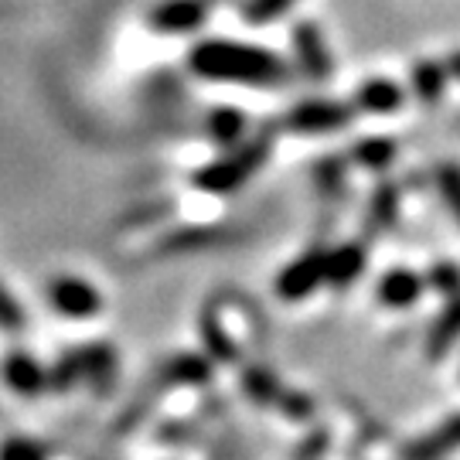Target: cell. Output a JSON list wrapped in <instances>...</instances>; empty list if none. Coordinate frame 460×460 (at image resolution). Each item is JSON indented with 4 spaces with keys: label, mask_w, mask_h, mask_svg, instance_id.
<instances>
[{
    "label": "cell",
    "mask_w": 460,
    "mask_h": 460,
    "mask_svg": "<svg viewBox=\"0 0 460 460\" xmlns=\"http://www.w3.org/2000/svg\"><path fill=\"white\" fill-rule=\"evenodd\" d=\"M395 215H399V188H395V184H378L376 191H372V201H368L365 232H368V235L385 232L395 222Z\"/></svg>",
    "instance_id": "17"
},
{
    "label": "cell",
    "mask_w": 460,
    "mask_h": 460,
    "mask_svg": "<svg viewBox=\"0 0 460 460\" xmlns=\"http://www.w3.org/2000/svg\"><path fill=\"white\" fill-rule=\"evenodd\" d=\"M410 83L420 102L437 106L444 99V89H447V66L444 62H433V58H420L410 72Z\"/></svg>",
    "instance_id": "15"
},
{
    "label": "cell",
    "mask_w": 460,
    "mask_h": 460,
    "mask_svg": "<svg viewBox=\"0 0 460 460\" xmlns=\"http://www.w3.org/2000/svg\"><path fill=\"white\" fill-rule=\"evenodd\" d=\"M433 181H437V191L444 198V205L450 208V215L460 222V164H437L433 171Z\"/></svg>",
    "instance_id": "23"
},
{
    "label": "cell",
    "mask_w": 460,
    "mask_h": 460,
    "mask_svg": "<svg viewBox=\"0 0 460 460\" xmlns=\"http://www.w3.org/2000/svg\"><path fill=\"white\" fill-rule=\"evenodd\" d=\"M201 341H205V348H208V355H212L215 362H235V358H239V348H235V341L226 334L222 321H218L212 311L201 314Z\"/></svg>",
    "instance_id": "21"
},
{
    "label": "cell",
    "mask_w": 460,
    "mask_h": 460,
    "mask_svg": "<svg viewBox=\"0 0 460 460\" xmlns=\"http://www.w3.org/2000/svg\"><path fill=\"white\" fill-rule=\"evenodd\" d=\"M24 321H28V317H24V311H21V304H17L14 296L0 287V328L21 331L24 328Z\"/></svg>",
    "instance_id": "29"
},
{
    "label": "cell",
    "mask_w": 460,
    "mask_h": 460,
    "mask_svg": "<svg viewBox=\"0 0 460 460\" xmlns=\"http://www.w3.org/2000/svg\"><path fill=\"white\" fill-rule=\"evenodd\" d=\"M85 378V368H83V348H68L66 355L58 358V362L51 365L49 372V389L55 393H68L75 382H83Z\"/></svg>",
    "instance_id": "22"
},
{
    "label": "cell",
    "mask_w": 460,
    "mask_h": 460,
    "mask_svg": "<svg viewBox=\"0 0 460 460\" xmlns=\"http://www.w3.org/2000/svg\"><path fill=\"white\" fill-rule=\"evenodd\" d=\"M444 66H447V75H454V79H460V49L447 55Z\"/></svg>",
    "instance_id": "31"
},
{
    "label": "cell",
    "mask_w": 460,
    "mask_h": 460,
    "mask_svg": "<svg viewBox=\"0 0 460 460\" xmlns=\"http://www.w3.org/2000/svg\"><path fill=\"white\" fill-rule=\"evenodd\" d=\"M351 123V106L334 102V99H307L296 102L294 110L287 113L283 127L300 137H324V133H338Z\"/></svg>",
    "instance_id": "3"
},
{
    "label": "cell",
    "mask_w": 460,
    "mask_h": 460,
    "mask_svg": "<svg viewBox=\"0 0 460 460\" xmlns=\"http://www.w3.org/2000/svg\"><path fill=\"white\" fill-rule=\"evenodd\" d=\"M395 140L389 137H362L355 147H351V161L355 164L368 167V171H385L395 161Z\"/></svg>",
    "instance_id": "20"
},
{
    "label": "cell",
    "mask_w": 460,
    "mask_h": 460,
    "mask_svg": "<svg viewBox=\"0 0 460 460\" xmlns=\"http://www.w3.org/2000/svg\"><path fill=\"white\" fill-rule=\"evenodd\" d=\"M49 304L68 321H89L102 311V296L93 283L79 277H58L49 283Z\"/></svg>",
    "instance_id": "5"
},
{
    "label": "cell",
    "mask_w": 460,
    "mask_h": 460,
    "mask_svg": "<svg viewBox=\"0 0 460 460\" xmlns=\"http://www.w3.org/2000/svg\"><path fill=\"white\" fill-rule=\"evenodd\" d=\"M208 239H212V232L205 229H178L161 243V252H184V249H195L201 243H208Z\"/></svg>",
    "instance_id": "28"
},
{
    "label": "cell",
    "mask_w": 460,
    "mask_h": 460,
    "mask_svg": "<svg viewBox=\"0 0 460 460\" xmlns=\"http://www.w3.org/2000/svg\"><path fill=\"white\" fill-rule=\"evenodd\" d=\"M362 273H365V249L358 246V243H345V246H338L328 252L331 287H351Z\"/></svg>",
    "instance_id": "14"
},
{
    "label": "cell",
    "mask_w": 460,
    "mask_h": 460,
    "mask_svg": "<svg viewBox=\"0 0 460 460\" xmlns=\"http://www.w3.org/2000/svg\"><path fill=\"white\" fill-rule=\"evenodd\" d=\"M277 406L287 412V416H294V420H307V416L314 412V402L307 399V395H304V393H287V389H283V395H279Z\"/></svg>",
    "instance_id": "30"
},
{
    "label": "cell",
    "mask_w": 460,
    "mask_h": 460,
    "mask_svg": "<svg viewBox=\"0 0 460 460\" xmlns=\"http://www.w3.org/2000/svg\"><path fill=\"white\" fill-rule=\"evenodd\" d=\"M460 341V294L450 296L440 317L427 331V358H444L450 348Z\"/></svg>",
    "instance_id": "12"
},
{
    "label": "cell",
    "mask_w": 460,
    "mask_h": 460,
    "mask_svg": "<svg viewBox=\"0 0 460 460\" xmlns=\"http://www.w3.org/2000/svg\"><path fill=\"white\" fill-rule=\"evenodd\" d=\"M294 4L296 0H246V4H243V17H246V24H256V28H260V24L279 21Z\"/></svg>",
    "instance_id": "24"
},
{
    "label": "cell",
    "mask_w": 460,
    "mask_h": 460,
    "mask_svg": "<svg viewBox=\"0 0 460 460\" xmlns=\"http://www.w3.org/2000/svg\"><path fill=\"white\" fill-rule=\"evenodd\" d=\"M4 382H7V389L17 393L21 399H38V395L49 389V372L41 368V362L28 355V351H11L7 358H4Z\"/></svg>",
    "instance_id": "8"
},
{
    "label": "cell",
    "mask_w": 460,
    "mask_h": 460,
    "mask_svg": "<svg viewBox=\"0 0 460 460\" xmlns=\"http://www.w3.org/2000/svg\"><path fill=\"white\" fill-rule=\"evenodd\" d=\"M270 150H273V137H270V133L256 137V140H246L239 150H232L229 157H222V161H212V164L201 167V171L195 174V188L208 191V195H229V191H239V188L266 164Z\"/></svg>",
    "instance_id": "2"
},
{
    "label": "cell",
    "mask_w": 460,
    "mask_h": 460,
    "mask_svg": "<svg viewBox=\"0 0 460 460\" xmlns=\"http://www.w3.org/2000/svg\"><path fill=\"white\" fill-rule=\"evenodd\" d=\"M427 283L433 290H440L447 296H457L460 294V266L450 263V260H440V263L429 266L427 273Z\"/></svg>",
    "instance_id": "25"
},
{
    "label": "cell",
    "mask_w": 460,
    "mask_h": 460,
    "mask_svg": "<svg viewBox=\"0 0 460 460\" xmlns=\"http://www.w3.org/2000/svg\"><path fill=\"white\" fill-rule=\"evenodd\" d=\"M164 382H174V385H205V382H212V362L205 355H195V351H181V355H174L164 365Z\"/></svg>",
    "instance_id": "16"
},
{
    "label": "cell",
    "mask_w": 460,
    "mask_h": 460,
    "mask_svg": "<svg viewBox=\"0 0 460 460\" xmlns=\"http://www.w3.org/2000/svg\"><path fill=\"white\" fill-rule=\"evenodd\" d=\"M427 290V279L420 277L416 270H406V266H395L389 273H382L376 287V296L378 304H385V307H393V311H406L412 307L420 296Z\"/></svg>",
    "instance_id": "9"
},
{
    "label": "cell",
    "mask_w": 460,
    "mask_h": 460,
    "mask_svg": "<svg viewBox=\"0 0 460 460\" xmlns=\"http://www.w3.org/2000/svg\"><path fill=\"white\" fill-rule=\"evenodd\" d=\"M83 368L89 389L96 395H106L116 385V368H119V358H116V348L110 341H93V345L83 348Z\"/></svg>",
    "instance_id": "11"
},
{
    "label": "cell",
    "mask_w": 460,
    "mask_h": 460,
    "mask_svg": "<svg viewBox=\"0 0 460 460\" xmlns=\"http://www.w3.org/2000/svg\"><path fill=\"white\" fill-rule=\"evenodd\" d=\"M290 41H294V58L300 72L311 79V83H328L334 75V58L328 51V41H324V31L314 24V21H300L290 31Z\"/></svg>",
    "instance_id": "4"
},
{
    "label": "cell",
    "mask_w": 460,
    "mask_h": 460,
    "mask_svg": "<svg viewBox=\"0 0 460 460\" xmlns=\"http://www.w3.org/2000/svg\"><path fill=\"white\" fill-rule=\"evenodd\" d=\"M0 460H45V450L28 437H7L0 444Z\"/></svg>",
    "instance_id": "27"
},
{
    "label": "cell",
    "mask_w": 460,
    "mask_h": 460,
    "mask_svg": "<svg viewBox=\"0 0 460 460\" xmlns=\"http://www.w3.org/2000/svg\"><path fill=\"white\" fill-rule=\"evenodd\" d=\"M205 127H208V137L218 147H235L246 137V116L239 110H232V106H218V110L208 113Z\"/></svg>",
    "instance_id": "18"
},
{
    "label": "cell",
    "mask_w": 460,
    "mask_h": 460,
    "mask_svg": "<svg viewBox=\"0 0 460 460\" xmlns=\"http://www.w3.org/2000/svg\"><path fill=\"white\" fill-rule=\"evenodd\" d=\"M208 17V0H161L150 11L147 24L161 34H188L198 31Z\"/></svg>",
    "instance_id": "7"
},
{
    "label": "cell",
    "mask_w": 460,
    "mask_h": 460,
    "mask_svg": "<svg viewBox=\"0 0 460 460\" xmlns=\"http://www.w3.org/2000/svg\"><path fill=\"white\" fill-rule=\"evenodd\" d=\"M188 68L205 83H232V85H283L287 66L277 51L260 45H243L229 38H205L188 51Z\"/></svg>",
    "instance_id": "1"
},
{
    "label": "cell",
    "mask_w": 460,
    "mask_h": 460,
    "mask_svg": "<svg viewBox=\"0 0 460 460\" xmlns=\"http://www.w3.org/2000/svg\"><path fill=\"white\" fill-rule=\"evenodd\" d=\"M454 450H460V412H454L440 427L429 429L427 437H420L416 444L406 447L402 460H444Z\"/></svg>",
    "instance_id": "10"
},
{
    "label": "cell",
    "mask_w": 460,
    "mask_h": 460,
    "mask_svg": "<svg viewBox=\"0 0 460 460\" xmlns=\"http://www.w3.org/2000/svg\"><path fill=\"white\" fill-rule=\"evenodd\" d=\"M402 99L406 96H402V89L393 79H368L355 93V110H365V113H395L402 106Z\"/></svg>",
    "instance_id": "13"
},
{
    "label": "cell",
    "mask_w": 460,
    "mask_h": 460,
    "mask_svg": "<svg viewBox=\"0 0 460 460\" xmlns=\"http://www.w3.org/2000/svg\"><path fill=\"white\" fill-rule=\"evenodd\" d=\"M243 393L256 402V406H277L279 395H283V385H279V378L263 368V365H249L246 372H243Z\"/></svg>",
    "instance_id": "19"
},
{
    "label": "cell",
    "mask_w": 460,
    "mask_h": 460,
    "mask_svg": "<svg viewBox=\"0 0 460 460\" xmlns=\"http://www.w3.org/2000/svg\"><path fill=\"white\" fill-rule=\"evenodd\" d=\"M314 178H317V188L331 195V191H338L341 181H345V161H338V157H324L321 164L314 167Z\"/></svg>",
    "instance_id": "26"
},
{
    "label": "cell",
    "mask_w": 460,
    "mask_h": 460,
    "mask_svg": "<svg viewBox=\"0 0 460 460\" xmlns=\"http://www.w3.org/2000/svg\"><path fill=\"white\" fill-rule=\"evenodd\" d=\"M208 4H212V0H208ZM215 4H218V0H215Z\"/></svg>",
    "instance_id": "32"
},
{
    "label": "cell",
    "mask_w": 460,
    "mask_h": 460,
    "mask_svg": "<svg viewBox=\"0 0 460 460\" xmlns=\"http://www.w3.org/2000/svg\"><path fill=\"white\" fill-rule=\"evenodd\" d=\"M321 283H328V252H304L300 260L283 266L277 277V294L283 300H304L311 296Z\"/></svg>",
    "instance_id": "6"
}]
</instances>
